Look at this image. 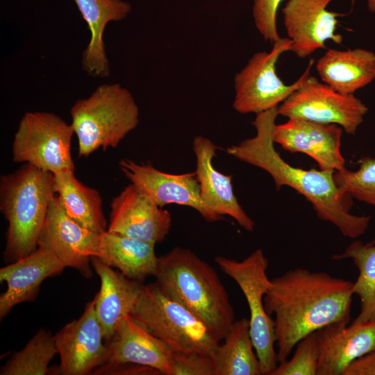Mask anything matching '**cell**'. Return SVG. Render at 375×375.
<instances>
[{
    "label": "cell",
    "instance_id": "cell-12",
    "mask_svg": "<svg viewBox=\"0 0 375 375\" xmlns=\"http://www.w3.org/2000/svg\"><path fill=\"white\" fill-rule=\"evenodd\" d=\"M119 165L131 183L160 207L163 208L168 204L185 206L197 210L207 222L223 219L210 210L202 201L196 172L168 174L157 169L149 162L137 163L130 159L121 160Z\"/></svg>",
    "mask_w": 375,
    "mask_h": 375
},
{
    "label": "cell",
    "instance_id": "cell-20",
    "mask_svg": "<svg viewBox=\"0 0 375 375\" xmlns=\"http://www.w3.org/2000/svg\"><path fill=\"white\" fill-rule=\"evenodd\" d=\"M91 263L101 281L95 296V311L106 344L130 315L144 285L114 270L97 257H92Z\"/></svg>",
    "mask_w": 375,
    "mask_h": 375
},
{
    "label": "cell",
    "instance_id": "cell-10",
    "mask_svg": "<svg viewBox=\"0 0 375 375\" xmlns=\"http://www.w3.org/2000/svg\"><path fill=\"white\" fill-rule=\"evenodd\" d=\"M368 108L354 94H343L310 74L277 107L278 115L340 126L351 135L362 123Z\"/></svg>",
    "mask_w": 375,
    "mask_h": 375
},
{
    "label": "cell",
    "instance_id": "cell-24",
    "mask_svg": "<svg viewBox=\"0 0 375 375\" xmlns=\"http://www.w3.org/2000/svg\"><path fill=\"white\" fill-rule=\"evenodd\" d=\"M96 257L140 282L154 276L158 260L155 244L108 231L100 235Z\"/></svg>",
    "mask_w": 375,
    "mask_h": 375
},
{
    "label": "cell",
    "instance_id": "cell-29",
    "mask_svg": "<svg viewBox=\"0 0 375 375\" xmlns=\"http://www.w3.org/2000/svg\"><path fill=\"white\" fill-rule=\"evenodd\" d=\"M358 164L356 171L335 172V182L342 192L375 207V158L362 157Z\"/></svg>",
    "mask_w": 375,
    "mask_h": 375
},
{
    "label": "cell",
    "instance_id": "cell-9",
    "mask_svg": "<svg viewBox=\"0 0 375 375\" xmlns=\"http://www.w3.org/2000/svg\"><path fill=\"white\" fill-rule=\"evenodd\" d=\"M291 44L292 41L288 38H281L273 44L269 52L254 53L235 74L233 106L237 112L257 115L277 108L305 82L310 74L315 62L313 59L309 60L304 72L292 84L285 85L276 73V65L279 57L290 51Z\"/></svg>",
    "mask_w": 375,
    "mask_h": 375
},
{
    "label": "cell",
    "instance_id": "cell-22",
    "mask_svg": "<svg viewBox=\"0 0 375 375\" xmlns=\"http://www.w3.org/2000/svg\"><path fill=\"white\" fill-rule=\"evenodd\" d=\"M90 31V40L82 54L84 71L92 77L110 74L106 53L103 33L110 22L125 19L131 12V5L123 0H73Z\"/></svg>",
    "mask_w": 375,
    "mask_h": 375
},
{
    "label": "cell",
    "instance_id": "cell-15",
    "mask_svg": "<svg viewBox=\"0 0 375 375\" xmlns=\"http://www.w3.org/2000/svg\"><path fill=\"white\" fill-rule=\"evenodd\" d=\"M333 0H288L282 9L288 38L292 41L290 51L304 58L325 42L333 40L341 44L342 36L335 33L338 17L342 14L329 11L328 5Z\"/></svg>",
    "mask_w": 375,
    "mask_h": 375
},
{
    "label": "cell",
    "instance_id": "cell-13",
    "mask_svg": "<svg viewBox=\"0 0 375 375\" xmlns=\"http://www.w3.org/2000/svg\"><path fill=\"white\" fill-rule=\"evenodd\" d=\"M63 375H85L107 359L108 347L95 311V297L85 306L81 316L65 324L54 335Z\"/></svg>",
    "mask_w": 375,
    "mask_h": 375
},
{
    "label": "cell",
    "instance_id": "cell-16",
    "mask_svg": "<svg viewBox=\"0 0 375 375\" xmlns=\"http://www.w3.org/2000/svg\"><path fill=\"white\" fill-rule=\"evenodd\" d=\"M342 133L343 129L337 124L288 119L274 125L272 138L285 150L310 156L320 169L337 172L345 169L340 151Z\"/></svg>",
    "mask_w": 375,
    "mask_h": 375
},
{
    "label": "cell",
    "instance_id": "cell-4",
    "mask_svg": "<svg viewBox=\"0 0 375 375\" xmlns=\"http://www.w3.org/2000/svg\"><path fill=\"white\" fill-rule=\"evenodd\" d=\"M56 194L52 173L25 163L0 178V210L8 222L4 260L13 262L33 253Z\"/></svg>",
    "mask_w": 375,
    "mask_h": 375
},
{
    "label": "cell",
    "instance_id": "cell-31",
    "mask_svg": "<svg viewBox=\"0 0 375 375\" xmlns=\"http://www.w3.org/2000/svg\"><path fill=\"white\" fill-rule=\"evenodd\" d=\"M169 375H215L212 357L197 352L173 351Z\"/></svg>",
    "mask_w": 375,
    "mask_h": 375
},
{
    "label": "cell",
    "instance_id": "cell-26",
    "mask_svg": "<svg viewBox=\"0 0 375 375\" xmlns=\"http://www.w3.org/2000/svg\"><path fill=\"white\" fill-rule=\"evenodd\" d=\"M224 340L212 356L215 375L262 374L249 319L234 321Z\"/></svg>",
    "mask_w": 375,
    "mask_h": 375
},
{
    "label": "cell",
    "instance_id": "cell-35",
    "mask_svg": "<svg viewBox=\"0 0 375 375\" xmlns=\"http://www.w3.org/2000/svg\"><path fill=\"white\" fill-rule=\"evenodd\" d=\"M372 244H375V238H374V240L371 242Z\"/></svg>",
    "mask_w": 375,
    "mask_h": 375
},
{
    "label": "cell",
    "instance_id": "cell-1",
    "mask_svg": "<svg viewBox=\"0 0 375 375\" xmlns=\"http://www.w3.org/2000/svg\"><path fill=\"white\" fill-rule=\"evenodd\" d=\"M352 288L350 281L301 267L271 279L264 304L274 317L278 363L308 334L333 324H349Z\"/></svg>",
    "mask_w": 375,
    "mask_h": 375
},
{
    "label": "cell",
    "instance_id": "cell-21",
    "mask_svg": "<svg viewBox=\"0 0 375 375\" xmlns=\"http://www.w3.org/2000/svg\"><path fill=\"white\" fill-rule=\"evenodd\" d=\"M106 344L108 356L105 362L135 364L153 368L160 374L169 375L173 351L135 322L131 315L124 319Z\"/></svg>",
    "mask_w": 375,
    "mask_h": 375
},
{
    "label": "cell",
    "instance_id": "cell-2",
    "mask_svg": "<svg viewBox=\"0 0 375 375\" xmlns=\"http://www.w3.org/2000/svg\"><path fill=\"white\" fill-rule=\"evenodd\" d=\"M278 115L277 108L257 114L252 122L256 135L226 148V153L267 172L276 190L288 186L298 192L312 205L320 219L333 224L345 237L355 239L363 235L371 218L350 212L352 197L337 186L334 171L294 167L276 151L272 131Z\"/></svg>",
    "mask_w": 375,
    "mask_h": 375
},
{
    "label": "cell",
    "instance_id": "cell-11",
    "mask_svg": "<svg viewBox=\"0 0 375 375\" xmlns=\"http://www.w3.org/2000/svg\"><path fill=\"white\" fill-rule=\"evenodd\" d=\"M100 235L71 218L55 194L49 206L38 247L51 251L67 267L77 269L85 278L92 276V257H96Z\"/></svg>",
    "mask_w": 375,
    "mask_h": 375
},
{
    "label": "cell",
    "instance_id": "cell-3",
    "mask_svg": "<svg viewBox=\"0 0 375 375\" xmlns=\"http://www.w3.org/2000/svg\"><path fill=\"white\" fill-rule=\"evenodd\" d=\"M156 283L167 295L205 322L222 341L235 321L217 272L191 250L176 247L158 257Z\"/></svg>",
    "mask_w": 375,
    "mask_h": 375
},
{
    "label": "cell",
    "instance_id": "cell-17",
    "mask_svg": "<svg viewBox=\"0 0 375 375\" xmlns=\"http://www.w3.org/2000/svg\"><path fill=\"white\" fill-rule=\"evenodd\" d=\"M196 156V174L200 194L206 206L217 215H228L244 230L252 231L255 222L239 203L233 192L232 175L217 170L212 163L217 145L210 139L199 135L192 141Z\"/></svg>",
    "mask_w": 375,
    "mask_h": 375
},
{
    "label": "cell",
    "instance_id": "cell-30",
    "mask_svg": "<svg viewBox=\"0 0 375 375\" xmlns=\"http://www.w3.org/2000/svg\"><path fill=\"white\" fill-rule=\"evenodd\" d=\"M319 355V335L315 331L299 341L293 356L279 362L270 375H317Z\"/></svg>",
    "mask_w": 375,
    "mask_h": 375
},
{
    "label": "cell",
    "instance_id": "cell-6",
    "mask_svg": "<svg viewBox=\"0 0 375 375\" xmlns=\"http://www.w3.org/2000/svg\"><path fill=\"white\" fill-rule=\"evenodd\" d=\"M130 315L172 351L212 356L220 344L205 322L164 293L156 282L144 285Z\"/></svg>",
    "mask_w": 375,
    "mask_h": 375
},
{
    "label": "cell",
    "instance_id": "cell-28",
    "mask_svg": "<svg viewBox=\"0 0 375 375\" xmlns=\"http://www.w3.org/2000/svg\"><path fill=\"white\" fill-rule=\"evenodd\" d=\"M58 353L54 335L40 328L21 351L14 353L0 370L1 375H44Z\"/></svg>",
    "mask_w": 375,
    "mask_h": 375
},
{
    "label": "cell",
    "instance_id": "cell-5",
    "mask_svg": "<svg viewBox=\"0 0 375 375\" xmlns=\"http://www.w3.org/2000/svg\"><path fill=\"white\" fill-rule=\"evenodd\" d=\"M79 157L115 148L139 123V108L131 92L118 83L99 85L70 110Z\"/></svg>",
    "mask_w": 375,
    "mask_h": 375
},
{
    "label": "cell",
    "instance_id": "cell-19",
    "mask_svg": "<svg viewBox=\"0 0 375 375\" xmlns=\"http://www.w3.org/2000/svg\"><path fill=\"white\" fill-rule=\"evenodd\" d=\"M65 267L51 251L41 247L1 267L0 281L6 282L7 288L0 296L1 319L16 305L34 300L42 281L62 272Z\"/></svg>",
    "mask_w": 375,
    "mask_h": 375
},
{
    "label": "cell",
    "instance_id": "cell-23",
    "mask_svg": "<svg viewBox=\"0 0 375 375\" xmlns=\"http://www.w3.org/2000/svg\"><path fill=\"white\" fill-rule=\"evenodd\" d=\"M322 81L336 92L354 94L375 78V53L356 48L328 49L316 63Z\"/></svg>",
    "mask_w": 375,
    "mask_h": 375
},
{
    "label": "cell",
    "instance_id": "cell-18",
    "mask_svg": "<svg viewBox=\"0 0 375 375\" xmlns=\"http://www.w3.org/2000/svg\"><path fill=\"white\" fill-rule=\"evenodd\" d=\"M317 332V375H343L353 361L375 351V321L336 323Z\"/></svg>",
    "mask_w": 375,
    "mask_h": 375
},
{
    "label": "cell",
    "instance_id": "cell-25",
    "mask_svg": "<svg viewBox=\"0 0 375 375\" xmlns=\"http://www.w3.org/2000/svg\"><path fill=\"white\" fill-rule=\"evenodd\" d=\"M56 194L66 213L83 226L101 234L107 231V222L99 192L79 181L74 171L53 174Z\"/></svg>",
    "mask_w": 375,
    "mask_h": 375
},
{
    "label": "cell",
    "instance_id": "cell-27",
    "mask_svg": "<svg viewBox=\"0 0 375 375\" xmlns=\"http://www.w3.org/2000/svg\"><path fill=\"white\" fill-rule=\"evenodd\" d=\"M333 260L350 258L358 270L353 283V294L360 300V311L355 322L375 321V244L360 240L351 243L345 250L332 256Z\"/></svg>",
    "mask_w": 375,
    "mask_h": 375
},
{
    "label": "cell",
    "instance_id": "cell-14",
    "mask_svg": "<svg viewBox=\"0 0 375 375\" xmlns=\"http://www.w3.org/2000/svg\"><path fill=\"white\" fill-rule=\"evenodd\" d=\"M172 224L169 211L131 183L112 199L107 231L156 244L166 238Z\"/></svg>",
    "mask_w": 375,
    "mask_h": 375
},
{
    "label": "cell",
    "instance_id": "cell-8",
    "mask_svg": "<svg viewBox=\"0 0 375 375\" xmlns=\"http://www.w3.org/2000/svg\"><path fill=\"white\" fill-rule=\"evenodd\" d=\"M74 129L49 112H28L19 121L12 145V160L53 174L75 170L71 153Z\"/></svg>",
    "mask_w": 375,
    "mask_h": 375
},
{
    "label": "cell",
    "instance_id": "cell-7",
    "mask_svg": "<svg viewBox=\"0 0 375 375\" xmlns=\"http://www.w3.org/2000/svg\"><path fill=\"white\" fill-rule=\"evenodd\" d=\"M215 261L242 290L250 312V335L262 374L270 375L278 364L275 349L274 320L266 312L264 297L271 284L269 262L263 251L257 249L242 260L217 256Z\"/></svg>",
    "mask_w": 375,
    "mask_h": 375
},
{
    "label": "cell",
    "instance_id": "cell-33",
    "mask_svg": "<svg viewBox=\"0 0 375 375\" xmlns=\"http://www.w3.org/2000/svg\"><path fill=\"white\" fill-rule=\"evenodd\" d=\"M343 375H375V351L353 361Z\"/></svg>",
    "mask_w": 375,
    "mask_h": 375
},
{
    "label": "cell",
    "instance_id": "cell-34",
    "mask_svg": "<svg viewBox=\"0 0 375 375\" xmlns=\"http://www.w3.org/2000/svg\"><path fill=\"white\" fill-rule=\"evenodd\" d=\"M368 10L375 13V0H367Z\"/></svg>",
    "mask_w": 375,
    "mask_h": 375
},
{
    "label": "cell",
    "instance_id": "cell-32",
    "mask_svg": "<svg viewBox=\"0 0 375 375\" xmlns=\"http://www.w3.org/2000/svg\"><path fill=\"white\" fill-rule=\"evenodd\" d=\"M283 0H254L252 15L255 26L265 40L274 44L281 38L276 26V14Z\"/></svg>",
    "mask_w": 375,
    "mask_h": 375
}]
</instances>
